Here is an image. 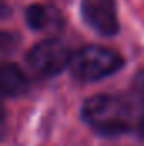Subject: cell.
I'll list each match as a JSON object with an SVG mask.
<instances>
[{
	"mask_svg": "<svg viewBox=\"0 0 144 146\" xmlns=\"http://www.w3.org/2000/svg\"><path fill=\"white\" fill-rule=\"evenodd\" d=\"M81 117L102 136H117L131 131V107L126 100L114 95L98 94L88 97L81 107Z\"/></svg>",
	"mask_w": 144,
	"mask_h": 146,
	"instance_id": "1",
	"label": "cell"
},
{
	"mask_svg": "<svg viewBox=\"0 0 144 146\" xmlns=\"http://www.w3.org/2000/svg\"><path fill=\"white\" fill-rule=\"evenodd\" d=\"M124 66V58L104 46H85L71 56L70 70L76 80L95 82L114 75Z\"/></svg>",
	"mask_w": 144,
	"mask_h": 146,
	"instance_id": "2",
	"label": "cell"
},
{
	"mask_svg": "<svg viewBox=\"0 0 144 146\" xmlns=\"http://www.w3.org/2000/svg\"><path fill=\"white\" fill-rule=\"evenodd\" d=\"M71 51L66 42L56 37L44 39L32 46L26 60L29 66L42 76H53L61 73L71 63Z\"/></svg>",
	"mask_w": 144,
	"mask_h": 146,
	"instance_id": "3",
	"label": "cell"
},
{
	"mask_svg": "<svg viewBox=\"0 0 144 146\" xmlns=\"http://www.w3.org/2000/svg\"><path fill=\"white\" fill-rule=\"evenodd\" d=\"M81 17L102 36H115L120 29L114 0H81Z\"/></svg>",
	"mask_w": 144,
	"mask_h": 146,
	"instance_id": "4",
	"label": "cell"
},
{
	"mask_svg": "<svg viewBox=\"0 0 144 146\" xmlns=\"http://www.w3.org/2000/svg\"><path fill=\"white\" fill-rule=\"evenodd\" d=\"M26 24L39 33H58L65 26L61 12L54 5L48 3H32L26 9Z\"/></svg>",
	"mask_w": 144,
	"mask_h": 146,
	"instance_id": "5",
	"label": "cell"
},
{
	"mask_svg": "<svg viewBox=\"0 0 144 146\" xmlns=\"http://www.w3.org/2000/svg\"><path fill=\"white\" fill-rule=\"evenodd\" d=\"M0 83L5 97H19L29 90V80L15 63H5L0 70Z\"/></svg>",
	"mask_w": 144,
	"mask_h": 146,
	"instance_id": "6",
	"label": "cell"
},
{
	"mask_svg": "<svg viewBox=\"0 0 144 146\" xmlns=\"http://www.w3.org/2000/svg\"><path fill=\"white\" fill-rule=\"evenodd\" d=\"M132 90H134V94L139 99L144 100V70H141V72L136 75V78L132 82Z\"/></svg>",
	"mask_w": 144,
	"mask_h": 146,
	"instance_id": "7",
	"label": "cell"
},
{
	"mask_svg": "<svg viewBox=\"0 0 144 146\" xmlns=\"http://www.w3.org/2000/svg\"><path fill=\"white\" fill-rule=\"evenodd\" d=\"M137 131H139V134L144 138V117L139 121V124H137Z\"/></svg>",
	"mask_w": 144,
	"mask_h": 146,
	"instance_id": "8",
	"label": "cell"
}]
</instances>
